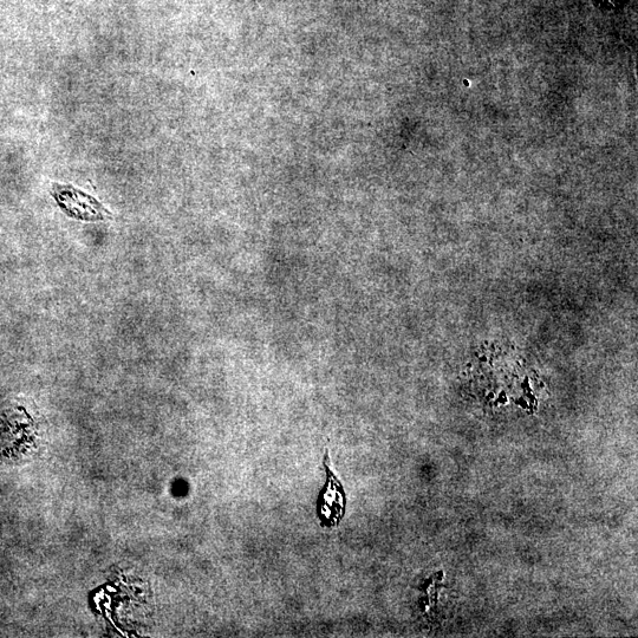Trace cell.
<instances>
[{"instance_id":"cell-1","label":"cell","mask_w":638,"mask_h":638,"mask_svg":"<svg viewBox=\"0 0 638 638\" xmlns=\"http://www.w3.org/2000/svg\"><path fill=\"white\" fill-rule=\"evenodd\" d=\"M327 483L319 493L317 500V516L323 527H335L340 525L347 509V496L343 485L332 470L329 452H325L323 460Z\"/></svg>"},{"instance_id":"cell-2","label":"cell","mask_w":638,"mask_h":638,"mask_svg":"<svg viewBox=\"0 0 638 638\" xmlns=\"http://www.w3.org/2000/svg\"><path fill=\"white\" fill-rule=\"evenodd\" d=\"M55 198L70 217L83 220H104L110 212L88 195L74 190L73 187L56 186Z\"/></svg>"},{"instance_id":"cell-3","label":"cell","mask_w":638,"mask_h":638,"mask_svg":"<svg viewBox=\"0 0 638 638\" xmlns=\"http://www.w3.org/2000/svg\"><path fill=\"white\" fill-rule=\"evenodd\" d=\"M602 2L613 6L617 4V0H602ZM620 2H623V0H620Z\"/></svg>"}]
</instances>
